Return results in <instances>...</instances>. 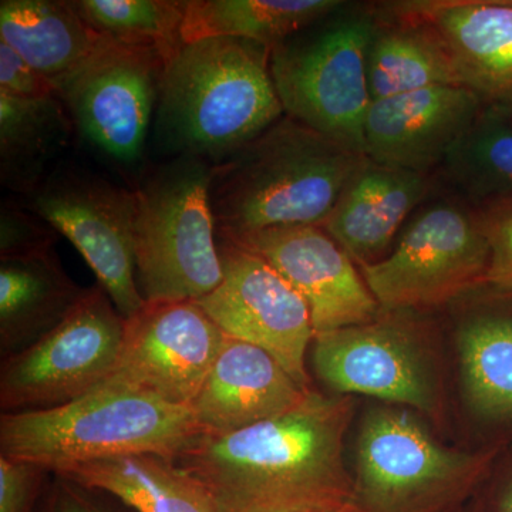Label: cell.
<instances>
[{
	"label": "cell",
	"mask_w": 512,
	"mask_h": 512,
	"mask_svg": "<svg viewBox=\"0 0 512 512\" xmlns=\"http://www.w3.org/2000/svg\"><path fill=\"white\" fill-rule=\"evenodd\" d=\"M349 396L311 390L288 412L225 434L200 433L174 457L218 512H319L352 504L343 460Z\"/></svg>",
	"instance_id": "6da1fadb"
},
{
	"label": "cell",
	"mask_w": 512,
	"mask_h": 512,
	"mask_svg": "<svg viewBox=\"0 0 512 512\" xmlns=\"http://www.w3.org/2000/svg\"><path fill=\"white\" fill-rule=\"evenodd\" d=\"M365 160L284 116L231 156L211 164L210 202L218 239L328 220Z\"/></svg>",
	"instance_id": "7a4b0ae2"
},
{
	"label": "cell",
	"mask_w": 512,
	"mask_h": 512,
	"mask_svg": "<svg viewBox=\"0 0 512 512\" xmlns=\"http://www.w3.org/2000/svg\"><path fill=\"white\" fill-rule=\"evenodd\" d=\"M269 47L210 37L183 45L165 64L158 130L181 156L224 160L285 116Z\"/></svg>",
	"instance_id": "3957f363"
},
{
	"label": "cell",
	"mask_w": 512,
	"mask_h": 512,
	"mask_svg": "<svg viewBox=\"0 0 512 512\" xmlns=\"http://www.w3.org/2000/svg\"><path fill=\"white\" fill-rule=\"evenodd\" d=\"M200 433L188 407L100 384L55 409L2 413L0 456L59 474L93 461L134 454L174 458Z\"/></svg>",
	"instance_id": "277c9868"
},
{
	"label": "cell",
	"mask_w": 512,
	"mask_h": 512,
	"mask_svg": "<svg viewBox=\"0 0 512 512\" xmlns=\"http://www.w3.org/2000/svg\"><path fill=\"white\" fill-rule=\"evenodd\" d=\"M211 164L181 156L137 188V285L146 302L200 301L222 281Z\"/></svg>",
	"instance_id": "5b68a950"
},
{
	"label": "cell",
	"mask_w": 512,
	"mask_h": 512,
	"mask_svg": "<svg viewBox=\"0 0 512 512\" xmlns=\"http://www.w3.org/2000/svg\"><path fill=\"white\" fill-rule=\"evenodd\" d=\"M343 9L275 46L269 67L285 116L365 156L366 62L376 23Z\"/></svg>",
	"instance_id": "8992f818"
},
{
	"label": "cell",
	"mask_w": 512,
	"mask_h": 512,
	"mask_svg": "<svg viewBox=\"0 0 512 512\" xmlns=\"http://www.w3.org/2000/svg\"><path fill=\"white\" fill-rule=\"evenodd\" d=\"M487 457L440 444L413 413H367L356 448L352 504L357 512H439L463 497Z\"/></svg>",
	"instance_id": "52a82bcc"
},
{
	"label": "cell",
	"mask_w": 512,
	"mask_h": 512,
	"mask_svg": "<svg viewBox=\"0 0 512 512\" xmlns=\"http://www.w3.org/2000/svg\"><path fill=\"white\" fill-rule=\"evenodd\" d=\"M126 319L101 286L84 289L72 312L0 367L3 413L55 409L86 396L116 365Z\"/></svg>",
	"instance_id": "ba28073f"
},
{
	"label": "cell",
	"mask_w": 512,
	"mask_h": 512,
	"mask_svg": "<svg viewBox=\"0 0 512 512\" xmlns=\"http://www.w3.org/2000/svg\"><path fill=\"white\" fill-rule=\"evenodd\" d=\"M490 244L483 221L451 202H436L410 221L389 255L360 265L387 312L440 305L487 276Z\"/></svg>",
	"instance_id": "9c48e42d"
},
{
	"label": "cell",
	"mask_w": 512,
	"mask_h": 512,
	"mask_svg": "<svg viewBox=\"0 0 512 512\" xmlns=\"http://www.w3.org/2000/svg\"><path fill=\"white\" fill-rule=\"evenodd\" d=\"M32 192V210L76 247L124 319L146 303L137 285L136 191L60 171Z\"/></svg>",
	"instance_id": "30bf717a"
},
{
	"label": "cell",
	"mask_w": 512,
	"mask_h": 512,
	"mask_svg": "<svg viewBox=\"0 0 512 512\" xmlns=\"http://www.w3.org/2000/svg\"><path fill=\"white\" fill-rule=\"evenodd\" d=\"M165 64L154 50L106 37L79 69L57 84V97L84 140L110 160L131 165L143 156Z\"/></svg>",
	"instance_id": "8fae6325"
},
{
	"label": "cell",
	"mask_w": 512,
	"mask_h": 512,
	"mask_svg": "<svg viewBox=\"0 0 512 512\" xmlns=\"http://www.w3.org/2000/svg\"><path fill=\"white\" fill-rule=\"evenodd\" d=\"M222 281L195 301L231 338L269 353L303 389H311L306 353L315 329L298 291L261 256L218 239Z\"/></svg>",
	"instance_id": "7c38bea8"
},
{
	"label": "cell",
	"mask_w": 512,
	"mask_h": 512,
	"mask_svg": "<svg viewBox=\"0 0 512 512\" xmlns=\"http://www.w3.org/2000/svg\"><path fill=\"white\" fill-rule=\"evenodd\" d=\"M224 339L197 302H146L126 319L116 365L101 384L190 409Z\"/></svg>",
	"instance_id": "4fadbf2b"
},
{
	"label": "cell",
	"mask_w": 512,
	"mask_h": 512,
	"mask_svg": "<svg viewBox=\"0 0 512 512\" xmlns=\"http://www.w3.org/2000/svg\"><path fill=\"white\" fill-rule=\"evenodd\" d=\"M316 376L339 396L365 394L436 414L439 386L413 330L394 318L315 333Z\"/></svg>",
	"instance_id": "5bb4252c"
},
{
	"label": "cell",
	"mask_w": 512,
	"mask_h": 512,
	"mask_svg": "<svg viewBox=\"0 0 512 512\" xmlns=\"http://www.w3.org/2000/svg\"><path fill=\"white\" fill-rule=\"evenodd\" d=\"M221 241L254 252L284 276L308 305L315 333L362 325L382 311L355 262L319 225Z\"/></svg>",
	"instance_id": "9a60e30c"
},
{
	"label": "cell",
	"mask_w": 512,
	"mask_h": 512,
	"mask_svg": "<svg viewBox=\"0 0 512 512\" xmlns=\"http://www.w3.org/2000/svg\"><path fill=\"white\" fill-rule=\"evenodd\" d=\"M484 106L463 86H436L370 104L365 121L369 160L426 174L476 123Z\"/></svg>",
	"instance_id": "2e32d148"
},
{
	"label": "cell",
	"mask_w": 512,
	"mask_h": 512,
	"mask_svg": "<svg viewBox=\"0 0 512 512\" xmlns=\"http://www.w3.org/2000/svg\"><path fill=\"white\" fill-rule=\"evenodd\" d=\"M392 9L439 36L461 86L484 109L512 114V0H414Z\"/></svg>",
	"instance_id": "e0dca14e"
},
{
	"label": "cell",
	"mask_w": 512,
	"mask_h": 512,
	"mask_svg": "<svg viewBox=\"0 0 512 512\" xmlns=\"http://www.w3.org/2000/svg\"><path fill=\"white\" fill-rule=\"evenodd\" d=\"M311 390L265 350L225 335L190 410L201 433H232L288 412Z\"/></svg>",
	"instance_id": "ac0fdd59"
},
{
	"label": "cell",
	"mask_w": 512,
	"mask_h": 512,
	"mask_svg": "<svg viewBox=\"0 0 512 512\" xmlns=\"http://www.w3.org/2000/svg\"><path fill=\"white\" fill-rule=\"evenodd\" d=\"M429 190L426 174L365 160L322 225L357 265L383 259Z\"/></svg>",
	"instance_id": "d6986e66"
},
{
	"label": "cell",
	"mask_w": 512,
	"mask_h": 512,
	"mask_svg": "<svg viewBox=\"0 0 512 512\" xmlns=\"http://www.w3.org/2000/svg\"><path fill=\"white\" fill-rule=\"evenodd\" d=\"M84 289L53 252L0 261V356L22 352L72 312Z\"/></svg>",
	"instance_id": "ffe728a7"
},
{
	"label": "cell",
	"mask_w": 512,
	"mask_h": 512,
	"mask_svg": "<svg viewBox=\"0 0 512 512\" xmlns=\"http://www.w3.org/2000/svg\"><path fill=\"white\" fill-rule=\"evenodd\" d=\"M106 37L66 0H2L0 40L56 86L99 49Z\"/></svg>",
	"instance_id": "44dd1931"
},
{
	"label": "cell",
	"mask_w": 512,
	"mask_h": 512,
	"mask_svg": "<svg viewBox=\"0 0 512 512\" xmlns=\"http://www.w3.org/2000/svg\"><path fill=\"white\" fill-rule=\"evenodd\" d=\"M53 476L109 494L137 512H218L194 477L158 454L107 458Z\"/></svg>",
	"instance_id": "7402d4cb"
},
{
	"label": "cell",
	"mask_w": 512,
	"mask_h": 512,
	"mask_svg": "<svg viewBox=\"0 0 512 512\" xmlns=\"http://www.w3.org/2000/svg\"><path fill=\"white\" fill-rule=\"evenodd\" d=\"M339 0H184L183 45L238 37L274 49L345 8Z\"/></svg>",
	"instance_id": "603a6c76"
},
{
	"label": "cell",
	"mask_w": 512,
	"mask_h": 512,
	"mask_svg": "<svg viewBox=\"0 0 512 512\" xmlns=\"http://www.w3.org/2000/svg\"><path fill=\"white\" fill-rule=\"evenodd\" d=\"M372 101L436 86H461L446 46L427 26L397 18L375 26L367 50Z\"/></svg>",
	"instance_id": "cb8c5ba5"
},
{
	"label": "cell",
	"mask_w": 512,
	"mask_h": 512,
	"mask_svg": "<svg viewBox=\"0 0 512 512\" xmlns=\"http://www.w3.org/2000/svg\"><path fill=\"white\" fill-rule=\"evenodd\" d=\"M72 120L59 97L22 99L0 90V170L13 190L32 191L67 143Z\"/></svg>",
	"instance_id": "d4e9b609"
},
{
	"label": "cell",
	"mask_w": 512,
	"mask_h": 512,
	"mask_svg": "<svg viewBox=\"0 0 512 512\" xmlns=\"http://www.w3.org/2000/svg\"><path fill=\"white\" fill-rule=\"evenodd\" d=\"M458 352L473 409L490 419H512V319L470 320L458 335Z\"/></svg>",
	"instance_id": "484cf974"
},
{
	"label": "cell",
	"mask_w": 512,
	"mask_h": 512,
	"mask_svg": "<svg viewBox=\"0 0 512 512\" xmlns=\"http://www.w3.org/2000/svg\"><path fill=\"white\" fill-rule=\"evenodd\" d=\"M444 165L450 177L471 197L512 202L510 114L483 109Z\"/></svg>",
	"instance_id": "4316f807"
},
{
	"label": "cell",
	"mask_w": 512,
	"mask_h": 512,
	"mask_svg": "<svg viewBox=\"0 0 512 512\" xmlns=\"http://www.w3.org/2000/svg\"><path fill=\"white\" fill-rule=\"evenodd\" d=\"M84 22L111 42L154 50L165 62L183 46L180 0H72Z\"/></svg>",
	"instance_id": "83f0119b"
},
{
	"label": "cell",
	"mask_w": 512,
	"mask_h": 512,
	"mask_svg": "<svg viewBox=\"0 0 512 512\" xmlns=\"http://www.w3.org/2000/svg\"><path fill=\"white\" fill-rule=\"evenodd\" d=\"M55 242L56 229L50 227L39 215H30L18 208H2L0 261L49 254L53 252Z\"/></svg>",
	"instance_id": "f1b7e54d"
},
{
	"label": "cell",
	"mask_w": 512,
	"mask_h": 512,
	"mask_svg": "<svg viewBox=\"0 0 512 512\" xmlns=\"http://www.w3.org/2000/svg\"><path fill=\"white\" fill-rule=\"evenodd\" d=\"M49 474L36 464L0 456V512H36Z\"/></svg>",
	"instance_id": "f546056e"
},
{
	"label": "cell",
	"mask_w": 512,
	"mask_h": 512,
	"mask_svg": "<svg viewBox=\"0 0 512 512\" xmlns=\"http://www.w3.org/2000/svg\"><path fill=\"white\" fill-rule=\"evenodd\" d=\"M481 221L491 252L485 279L512 293V202L497 205Z\"/></svg>",
	"instance_id": "4dcf8cb0"
},
{
	"label": "cell",
	"mask_w": 512,
	"mask_h": 512,
	"mask_svg": "<svg viewBox=\"0 0 512 512\" xmlns=\"http://www.w3.org/2000/svg\"><path fill=\"white\" fill-rule=\"evenodd\" d=\"M0 90L22 99L55 97L53 83L0 40Z\"/></svg>",
	"instance_id": "1f68e13d"
},
{
	"label": "cell",
	"mask_w": 512,
	"mask_h": 512,
	"mask_svg": "<svg viewBox=\"0 0 512 512\" xmlns=\"http://www.w3.org/2000/svg\"><path fill=\"white\" fill-rule=\"evenodd\" d=\"M56 481L45 488L36 512H111L90 497L89 490L55 476Z\"/></svg>",
	"instance_id": "d6a6232c"
},
{
	"label": "cell",
	"mask_w": 512,
	"mask_h": 512,
	"mask_svg": "<svg viewBox=\"0 0 512 512\" xmlns=\"http://www.w3.org/2000/svg\"><path fill=\"white\" fill-rule=\"evenodd\" d=\"M500 512H512V483L504 495L503 503H501Z\"/></svg>",
	"instance_id": "836d02e7"
},
{
	"label": "cell",
	"mask_w": 512,
	"mask_h": 512,
	"mask_svg": "<svg viewBox=\"0 0 512 512\" xmlns=\"http://www.w3.org/2000/svg\"><path fill=\"white\" fill-rule=\"evenodd\" d=\"M319 512H357L353 504L346 505V507L338 508V510L332 511H319Z\"/></svg>",
	"instance_id": "e575fe53"
},
{
	"label": "cell",
	"mask_w": 512,
	"mask_h": 512,
	"mask_svg": "<svg viewBox=\"0 0 512 512\" xmlns=\"http://www.w3.org/2000/svg\"><path fill=\"white\" fill-rule=\"evenodd\" d=\"M510 117H511V119H512V114H510Z\"/></svg>",
	"instance_id": "d590c367"
}]
</instances>
